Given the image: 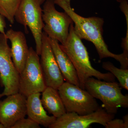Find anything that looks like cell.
<instances>
[{
	"instance_id": "obj_1",
	"label": "cell",
	"mask_w": 128,
	"mask_h": 128,
	"mask_svg": "<svg viewBox=\"0 0 128 128\" xmlns=\"http://www.w3.org/2000/svg\"><path fill=\"white\" fill-rule=\"evenodd\" d=\"M54 3L62 8L70 16L74 24L75 32L80 39H85L94 44L100 60L113 58L121 65L120 68L128 69V56L123 53L116 54L108 50L103 37V18L98 17L85 18L76 13L71 7V0H54Z\"/></svg>"
},
{
	"instance_id": "obj_2",
	"label": "cell",
	"mask_w": 128,
	"mask_h": 128,
	"mask_svg": "<svg viewBox=\"0 0 128 128\" xmlns=\"http://www.w3.org/2000/svg\"><path fill=\"white\" fill-rule=\"evenodd\" d=\"M73 24L70 26L66 41L60 44V47L74 66L80 81V87L85 89V83L90 77L107 82L115 81V77L112 73H102L92 66L87 49L82 39L75 32Z\"/></svg>"
},
{
	"instance_id": "obj_3",
	"label": "cell",
	"mask_w": 128,
	"mask_h": 128,
	"mask_svg": "<svg viewBox=\"0 0 128 128\" xmlns=\"http://www.w3.org/2000/svg\"><path fill=\"white\" fill-rule=\"evenodd\" d=\"M85 88L93 97L102 102V106L108 113L115 114L120 108L128 107V94H123L122 88L115 81L90 77L85 83Z\"/></svg>"
},
{
	"instance_id": "obj_4",
	"label": "cell",
	"mask_w": 128,
	"mask_h": 128,
	"mask_svg": "<svg viewBox=\"0 0 128 128\" xmlns=\"http://www.w3.org/2000/svg\"><path fill=\"white\" fill-rule=\"evenodd\" d=\"M45 0H21L15 16L16 21L24 26L26 32L27 27L32 32L36 44V51L41 54L42 36L44 24L41 5Z\"/></svg>"
},
{
	"instance_id": "obj_5",
	"label": "cell",
	"mask_w": 128,
	"mask_h": 128,
	"mask_svg": "<svg viewBox=\"0 0 128 128\" xmlns=\"http://www.w3.org/2000/svg\"><path fill=\"white\" fill-rule=\"evenodd\" d=\"M66 112L85 115L95 112L99 105L96 98L86 89L64 82L58 89Z\"/></svg>"
},
{
	"instance_id": "obj_6",
	"label": "cell",
	"mask_w": 128,
	"mask_h": 128,
	"mask_svg": "<svg viewBox=\"0 0 128 128\" xmlns=\"http://www.w3.org/2000/svg\"><path fill=\"white\" fill-rule=\"evenodd\" d=\"M54 0H46L44 2L43 30L49 38L56 40L63 44L66 41L70 26L73 22L66 12H60L56 10Z\"/></svg>"
},
{
	"instance_id": "obj_7",
	"label": "cell",
	"mask_w": 128,
	"mask_h": 128,
	"mask_svg": "<svg viewBox=\"0 0 128 128\" xmlns=\"http://www.w3.org/2000/svg\"><path fill=\"white\" fill-rule=\"evenodd\" d=\"M46 87L39 56L31 47L25 67L20 74L19 92L27 97L42 92Z\"/></svg>"
},
{
	"instance_id": "obj_8",
	"label": "cell",
	"mask_w": 128,
	"mask_h": 128,
	"mask_svg": "<svg viewBox=\"0 0 128 128\" xmlns=\"http://www.w3.org/2000/svg\"><path fill=\"white\" fill-rule=\"evenodd\" d=\"M8 40L6 34L0 33V80L4 87L0 98L19 91L20 73L12 61Z\"/></svg>"
},
{
	"instance_id": "obj_9",
	"label": "cell",
	"mask_w": 128,
	"mask_h": 128,
	"mask_svg": "<svg viewBox=\"0 0 128 128\" xmlns=\"http://www.w3.org/2000/svg\"><path fill=\"white\" fill-rule=\"evenodd\" d=\"M115 114L108 113L102 106H99L95 112L85 115L75 112H66L56 118L49 126V128H88L93 124L105 127L106 124L114 119Z\"/></svg>"
},
{
	"instance_id": "obj_10",
	"label": "cell",
	"mask_w": 128,
	"mask_h": 128,
	"mask_svg": "<svg viewBox=\"0 0 128 128\" xmlns=\"http://www.w3.org/2000/svg\"><path fill=\"white\" fill-rule=\"evenodd\" d=\"M40 56V65L46 86L57 90L65 80L56 60L48 37L44 32L42 34Z\"/></svg>"
},
{
	"instance_id": "obj_11",
	"label": "cell",
	"mask_w": 128,
	"mask_h": 128,
	"mask_svg": "<svg viewBox=\"0 0 128 128\" xmlns=\"http://www.w3.org/2000/svg\"><path fill=\"white\" fill-rule=\"evenodd\" d=\"M26 115V97L20 92L0 101V122L5 128H11Z\"/></svg>"
},
{
	"instance_id": "obj_12",
	"label": "cell",
	"mask_w": 128,
	"mask_h": 128,
	"mask_svg": "<svg viewBox=\"0 0 128 128\" xmlns=\"http://www.w3.org/2000/svg\"><path fill=\"white\" fill-rule=\"evenodd\" d=\"M6 35L11 43L12 59L16 68L20 74L25 67L29 52L26 38L22 32L12 29L8 30Z\"/></svg>"
},
{
	"instance_id": "obj_13",
	"label": "cell",
	"mask_w": 128,
	"mask_h": 128,
	"mask_svg": "<svg viewBox=\"0 0 128 128\" xmlns=\"http://www.w3.org/2000/svg\"><path fill=\"white\" fill-rule=\"evenodd\" d=\"M50 43L53 53L64 80L80 87V84L76 72L68 56L61 49L58 41L49 38Z\"/></svg>"
},
{
	"instance_id": "obj_14",
	"label": "cell",
	"mask_w": 128,
	"mask_h": 128,
	"mask_svg": "<svg viewBox=\"0 0 128 128\" xmlns=\"http://www.w3.org/2000/svg\"><path fill=\"white\" fill-rule=\"evenodd\" d=\"M41 93H34L27 97L26 114L40 125L48 128L56 118L47 114L41 102Z\"/></svg>"
},
{
	"instance_id": "obj_15",
	"label": "cell",
	"mask_w": 128,
	"mask_h": 128,
	"mask_svg": "<svg viewBox=\"0 0 128 128\" xmlns=\"http://www.w3.org/2000/svg\"><path fill=\"white\" fill-rule=\"evenodd\" d=\"M41 102L49 113L56 118L66 113V110L57 89L47 86L42 92Z\"/></svg>"
},
{
	"instance_id": "obj_16",
	"label": "cell",
	"mask_w": 128,
	"mask_h": 128,
	"mask_svg": "<svg viewBox=\"0 0 128 128\" xmlns=\"http://www.w3.org/2000/svg\"><path fill=\"white\" fill-rule=\"evenodd\" d=\"M21 0H0V14L11 24L15 21V16Z\"/></svg>"
},
{
	"instance_id": "obj_17",
	"label": "cell",
	"mask_w": 128,
	"mask_h": 128,
	"mask_svg": "<svg viewBox=\"0 0 128 128\" xmlns=\"http://www.w3.org/2000/svg\"><path fill=\"white\" fill-rule=\"evenodd\" d=\"M102 67L105 70L112 73L117 78L122 88L128 90V69L118 68L111 62L102 63Z\"/></svg>"
},
{
	"instance_id": "obj_18",
	"label": "cell",
	"mask_w": 128,
	"mask_h": 128,
	"mask_svg": "<svg viewBox=\"0 0 128 128\" xmlns=\"http://www.w3.org/2000/svg\"><path fill=\"white\" fill-rule=\"evenodd\" d=\"M120 8L121 10L125 15L127 25V32L126 37L123 38L122 41L121 46L123 50V53L128 55V4L127 0L121 2Z\"/></svg>"
},
{
	"instance_id": "obj_19",
	"label": "cell",
	"mask_w": 128,
	"mask_h": 128,
	"mask_svg": "<svg viewBox=\"0 0 128 128\" xmlns=\"http://www.w3.org/2000/svg\"><path fill=\"white\" fill-rule=\"evenodd\" d=\"M40 124L29 118L19 120L11 128H40Z\"/></svg>"
},
{
	"instance_id": "obj_20",
	"label": "cell",
	"mask_w": 128,
	"mask_h": 128,
	"mask_svg": "<svg viewBox=\"0 0 128 128\" xmlns=\"http://www.w3.org/2000/svg\"><path fill=\"white\" fill-rule=\"evenodd\" d=\"M105 127L106 128H128L123 119H114L108 122Z\"/></svg>"
},
{
	"instance_id": "obj_21",
	"label": "cell",
	"mask_w": 128,
	"mask_h": 128,
	"mask_svg": "<svg viewBox=\"0 0 128 128\" xmlns=\"http://www.w3.org/2000/svg\"><path fill=\"white\" fill-rule=\"evenodd\" d=\"M6 28V23L5 22L4 18L0 14V33L6 34L5 32V28Z\"/></svg>"
},
{
	"instance_id": "obj_22",
	"label": "cell",
	"mask_w": 128,
	"mask_h": 128,
	"mask_svg": "<svg viewBox=\"0 0 128 128\" xmlns=\"http://www.w3.org/2000/svg\"><path fill=\"white\" fill-rule=\"evenodd\" d=\"M124 123L126 126H128V114H126V115L124 116L122 118Z\"/></svg>"
},
{
	"instance_id": "obj_23",
	"label": "cell",
	"mask_w": 128,
	"mask_h": 128,
	"mask_svg": "<svg viewBox=\"0 0 128 128\" xmlns=\"http://www.w3.org/2000/svg\"><path fill=\"white\" fill-rule=\"evenodd\" d=\"M0 128H5L4 126L0 122Z\"/></svg>"
},
{
	"instance_id": "obj_24",
	"label": "cell",
	"mask_w": 128,
	"mask_h": 128,
	"mask_svg": "<svg viewBox=\"0 0 128 128\" xmlns=\"http://www.w3.org/2000/svg\"><path fill=\"white\" fill-rule=\"evenodd\" d=\"M118 1L120 2H121V1H122L124 0H118Z\"/></svg>"
}]
</instances>
